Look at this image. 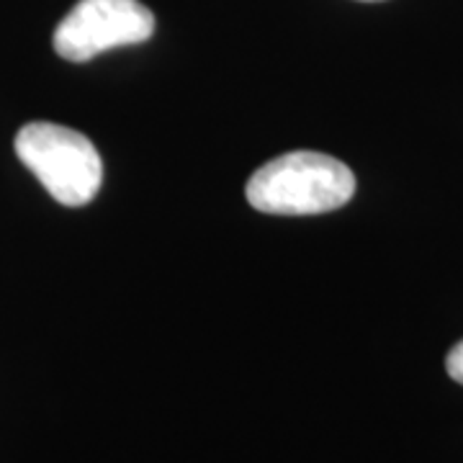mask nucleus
Segmentation results:
<instances>
[{
	"mask_svg": "<svg viewBox=\"0 0 463 463\" xmlns=\"http://www.w3.org/2000/svg\"><path fill=\"white\" fill-rule=\"evenodd\" d=\"M245 194L250 206L263 214H327L353 199L355 175L337 157L297 149L258 167Z\"/></svg>",
	"mask_w": 463,
	"mask_h": 463,
	"instance_id": "nucleus-1",
	"label": "nucleus"
},
{
	"mask_svg": "<svg viewBox=\"0 0 463 463\" xmlns=\"http://www.w3.org/2000/svg\"><path fill=\"white\" fill-rule=\"evenodd\" d=\"M16 155L62 206H85L103 183L96 145L70 127L33 121L16 134Z\"/></svg>",
	"mask_w": 463,
	"mask_h": 463,
	"instance_id": "nucleus-2",
	"label": "nucleus"
},
{
	"mask_svg": "<svg viewBox=\"0 0 463 463\" xmlns=\"http://www.w3.org/2000/svg\"><path fill=\"white\" fill-rule=\"evenodd\" d=\"M155 33V16L139 0H80L54 29V52L88 62L116 47L142 44Z\"/></svg>",
	"mask_w": 463,
	"mask_h": 463,
	"instance_id": "nucleus-3",
	"label": "nucleus"
},
{
	"mask_svg": "<svg viewBox=\"0 0 463 463\" xmlns=\"http://www.w3.org/2000/svg\"><path fill=\"white\" fill-rule=\"evenodd\" d=\"M446 368H448V376L453 381H458L463 386V340L458 345L453 347L450 353H448L446 358Z\"/></svg>",
	"mask_w": 463,
	"mask_h": 463,
	"instance_id": "nucleus-4",
	"label": "nucleus"
},
{
	"mask_svg": "<svg viewBox=\"0 0 463 463\" xmlns=\"http://www.w3.org/2000/svg\"><path fill=\"white\" fill-rule=\"evenodd\" d=\"M364 3H379V0H364Z\"/></svg>",
	"mask_w": 463,
	"mask_h": 463,
	"instance_id": "nucleus-5",
	"label": "nucleus"
}]
</instances>
